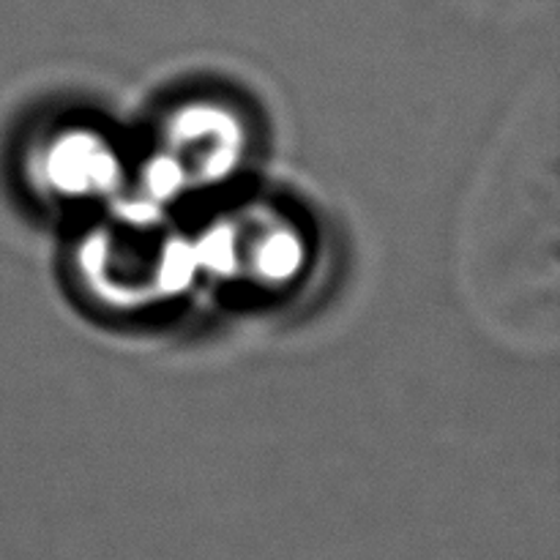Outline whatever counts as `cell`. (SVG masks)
Masks as SVG:
<instances>
[{"label":"cell","mask_w":560,"mask_h":560,"mask_svg":"<svg viewBox=\"0 0 560 560\" xmlns=\"http://www.w3.org/2000/svg\"><path fill=\"white\" fill-rule=\"evenodd\" d=\"M459 9L470 11L476 16H490V20L514 22L541 16L556 5V0H454Z\"/></svg>","instance_id":"obj_2"},{"label":"cell","mask_w":560,"mask_h":560,"mask_svg":"<svg viewBox=\"0 0 560 560\" xmlns=\"http://www.w3.org/2000/svg\"><path fill=\"white\" fill-rule=\"evenodd\" d=\"M556 109L534 107L492 156L470 202L465 268L476 306L520 339L558 323Z\"/></svg>","instance_id":"obj_1"}]
</instances>
